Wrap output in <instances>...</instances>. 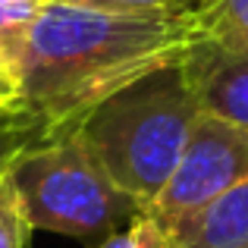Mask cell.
<instances>
[{"label": "cell", "mask_w": 248, "mask_h": 248, "mask_svg": "<svg viewBox=\"0 0 248 248\" xmlns=\"http://www.w3.org/2000/svg\"><path fill=\"white\" fill-rule=\"evenodd\" d=\"M192 13L201 41L226 50H248V0H198Z\"/></svg>", "instance_id": "7"}, {"label": "cell", "mask_w": 248, "mask_h": 248, "mask_svg": "<svg viewBox=\"0 0 248 248\" xmlns=\"http://www.w3.org/2000/svg\"><path fill=\"white\" fill-rule=\"evenodd\" d=\"M41 3L44 0H0V47L13 60V66L19 63L25 38L41 13Z\"/></svg>", "instance_id": "8"}, {"label": "cell", "mask_w": 248, "mask_h": 248, "mask_svg": "<svg viewBox=\"0 0 248 248\" xmlns=\"http://www.w3.org/2000/svg\"><path fill=\"white\" fill-rule=\"evenodd\" d=\"M198 113V97L179 60L104 97L76 132L110 179L148 207L173 176Z\"/></svg>", "instance_id": "2"}, {"label": "cell", "mask_w": 248, "mask_h": 248, "mask_svg": "<svg viewBox=\"0 0 248 248\" xmlns=\"http://www.w3.org/2000/svg\"><path fill=\"white\" fill-rule=\"evenodd\" d=\"M29 232V220H25L19 195L3 167L0 170V248H25Z\"/></svg>", "instance_id": "10"}, {"label": "cell", "mask_w": 248, "mask_h": 248, "mask_svg": "<svg viewBox=\"0 0 248 248\" xmlns=\"http://www.w3.org/2000/svg\"><path fill=\"white\" fill-rule=\"evenodd\" d=\"M170 248H248V179L164 226Z\"/></svg>", "instance_id": "6"}, {"label": "cell", "mask_w": 248, "mask_h": 248, "mask_svg": "<svg viewBox=\"0 0 248 248\" xmlns=\"http://www.w3.org/2000/svg\"><path fill=\"white\" fill-rule=\"evenodd\" d=\"M201 113L248 129V50H226L198 41L182 57Z\"/></svg>", "instance_id": "5"}, {"label": "cell", "mask_w": 248, "mask_h": 248, "mask_svg": "<svg viewBox=\"0 0 248 248\" xmlns=\"http://www.w3.org/2000/svg\"><path fill=\"white\" fill-rule=\"evenodd\" d=\"M242 179H248V129L198 113L173 176L145 214L167 226L230 192Z\"/></svg>", "instance_id": "4"}, {"label": "cell", "mask_w": 248, "mask_h": 248, "mask_svg": "<svg viewBox=\"0 0 248 248\" xmlns=\"http://www.w3.org/2000/svg\"><path fill=\"white\" fill-rule=\"evenodd\" d=\"M35 141H44V129L29 110H0V170Z\"/></svg>", "instance_id": "9"}, {"label": "cell", "mask_w": 248, "mask_h": 248, "mask_svg": "<svg viewBox=\"0 0 248 248\" xmlns=\"http://www.w3.org/2000/svg\"><path fill=\"white\" fill-rule=\"evenodd\" d=\"M6 176L29 230L73 236L91 248L145 211L107 176L76 129L19 151L6 164Z\"/></svg>", "instance_id": "3"}, {"label": "cell", "mask_w": 248, "mask_h": 248, "mask_svg": "<svg viewBox=\"0 0 248 248\" xmlns=\"http://www.w3.org/2000/svg\"><path fill=\"white\" fill-rule=\"evenodd\" d=\"M0 110H25L22 107V82L19 69L0 47Z\"/></svg>", "instance_id": "13"}, {"label": "cell", "mask_w": 248, "mask_h": 248, "mask_svg": "<svg viewBox=\"0 0 248 248\" xmlns=\"http://www.w3.org/2000/svg\"><path fill=\"white\" fill-rule=\"evenodd\" d=\"M201 41L195 13L132 16L69 0H44L19 54L22 107L60 139L120 88L179 63Z\"/></svg>", "instance_id": "1"}, {"label": "cell", "mask_w": 248, "mask_h": 248, "mask_svg": "<svg viewBox=\"0 0 248 248\" xmlns=\"http://www.w3.org/2000/svg\"><path fill=\"white\" fill-rule=\"evenodd\" d=\"M94 248H170V239H167L164 226L141 211L139 217H132L123 230L110 232V236L104 239V242H97Z\"/></svg>", "instance_id": "11"}, {"label": "cell", "mask_w": 248, "mask_h": 248, "mask_svg": "<svg viewBox=\"0 0 248 248\" xmlns=\"http://www.w3.org/2000/svg\"><path fill=\"white\" fill-rule=\"evenodd\" d=\"M69 3L110 13H132V16H182V13H192L198 0H69Z\"/></svg>", "instance_id": "12"}]
</instances>
